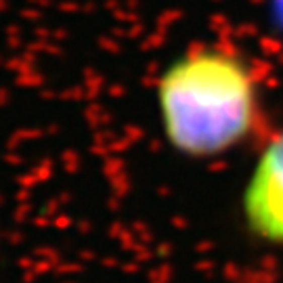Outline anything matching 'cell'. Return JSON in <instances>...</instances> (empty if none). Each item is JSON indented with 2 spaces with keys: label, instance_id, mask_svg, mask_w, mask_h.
<instances>
[{
  "label": "cell",
  "instance_id": "6da1fadb",
  "mask_svg": "<svg viewBox=\"0 0 283 283\" xmlns=\"http://www.w3.org/2000/svg\"><path fill=\"white\" fill-rule=\"evenodd\" d=\"M166 140L181 156L210 160L258 132L260 86L250 63L218 44L187 48L166 67L156 86Z\"/></svg>",
  "mask_w": 283,
  "mask_h": 283
},
{
  "label": "cell",
  "instance_id": "7a4b0ae2",
  "mask_svg": "<svg viewBox=\"0 0 283 283\" xmlns=\"http://www.w3.org/2000/svg\"><path fill=\"white\" fill-rule=\"evenodd\" d=\"M243 216L254 235L283 243V132L264 147L243 191Z\"/></svg>",
  "mask_w": 283,
  "mask_h": 283
}]
</instances>
